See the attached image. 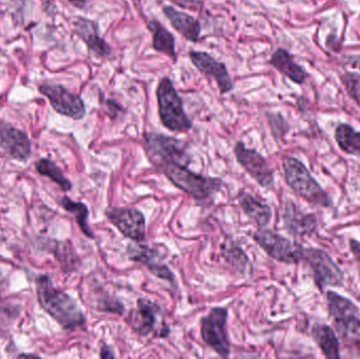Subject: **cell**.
<instances>
[{"label": "cell", "instance_id": "6da1fadb", "mask_svg": "<svg viewBox=\"0 0 360 359\" xmlns=\"http://www.w3.org/2000/svg\"><path fill=\"white\" fill-rule=\"evenodd\" d=\"M36 291L40 307L63 329H75L86 322L77 303L67 293L55 289L49 276L42 275L37 278Z\"/></svg>", "mask_w": 360, "mask_h": 359}, {"label": "cell", "instance_id": "7a4b0ae2", "mask_svg": "<svg viewBox=\"0 0 360 359\" xmlns=\"http://www.w3.org/2000/svg\"><path fill=\"white\" fill-rule=\"evenodd\" d=\"M328 308L342 341L354 355L360 358V311L350 299L329 291Z\"/></svg>", "mask_w": 360, "mask_h": 359}, {"label": "cell", "instance_id": "3957f363", "mask_svg": "<svg viewBox=\"0 0 360 359\" xmlns=\"http://www.w3.org/2000/svg\"><path fill=\"white\" fill-rule=\"evenodd\" d=\"M162 173L179 189L197 200H207L221 189L222 181L205 177L188 170L184 164L174 162L160 164Z\"/></svg>", "mask_w": 360, "mask_h": 359}, {"label": "cell", "instance_id": "277c9868", "mask_svg": "<svg viewBox=\"0 0 360 359\" xmlns=\"http://www.w3.org/2000/svg\"><path fill=\"white\" fill-rule=\"evenodd\" d=\"M156 98L158 103V114L165 128L172 132H186L192 129V120L184 109L172 80L164 77L156 89Z\"/></svg>", "mask_w": 360, "mask_h": 359}, {"label": "cell", "instance_id": "5b68a950", "mask_svg": "<svg viewBox=\"0 0 360 359\" xmlns=\"http://www.w3.org/2000/svg\"><path fill=\"white\" fill-rule=\"evenodd\" d=\"M285 183L300 197L315 206L329 207V196L315 181L300 160L294 157H285L283 160Z\"/></svg>", "mask_w": 360, "mask_h": 359}, {"label": "cell", "instance_id": "8992f818", "mask_svg": "<svg viewBox=\"0 0 360 359\" xmlns=\"http://www.w3.org/2000/svg\"><path fill=\"white\" fill-rule=\"evenodd\" d=\"M254 240L271 259L279 263L296 265L304 259L306 249L302 244L291 242L270 230L256 232Z\"/></svg>", "mask_w": 360, "mask_h": 359}, {"label": "cell", "instance_id": "52a82bcc", "mask_svg": "<svg viewBox=\"0 0 360 359\" xmlns=\"http://www.w3.org/2000/svg\"><path fill=\"white\" fill-rule=\"evenodd\" d=\"M228 310L214 308L201 320V337L203 341L221 358H229L231 352L230 341L226 333Z\"/></svg>", "mask_w": 360, "mask_h": 359}, {"label": "cell", "instance_id": "ba28073f", "mask_svg": "<svg viewBox=\"0 0 360 359\" xmlns=\"http://www.w3.org/2000/svg\"><path fill=\"white\" fill-rule=\"evenodd\" d=\"M304 259L312 268L315 282L321 290L327 287H340L344 284V274L328 253L321 249H306Z\"/></svg>", "mask_w": 360, "mask_h": 359}, {"label": "cell", "instance_id": "9c48e42d", "mask_svg": "<svg viewBox=\"0 0 360 359\" xmlns=\"http://www.w3.org/2000/svg\"><path fill=\"white\" fill-rule=\"evenodd\" d=\"M39 92L50 101L53 109L72 119L80 120L86 116V105L82 97L73 94L63 86L41 84Z\"/></svg>", "mask_w": 360, "mask_h": 359}, {"label": "cell", "instance_id": "30bf717a", "mask_svg": "<svg viewBox=\"0 0 360 359\" xmlns=\"http://www.w3.org/2000/svg\"><path fill=\"white\" fill-rule=\"evenodd\" d=\"M146 150L150 155L158 158L160 164L174 162L184 164L188 162V155L184 143L179 139L158 133L145 134Z\"/></svg>", "mask_w": 360, "mask_h": 359}, {"label": "cell", "instance_id": "8fae6325", "mask_svg": "<svg viewBox=\"0 0 360 359\" xmlns=\"http://www.w3.org/2000/svg\"><path fill=\"white\" fill-rule=\"evenodd\" d=\"M105 215L122 235L135 242L146 240V218L141 211L135 208L111 207L107 209Z\"/></svg>", "mask_w": 360, "mask_h": 359}, {"label": "cell", "instance_id": "7c38bea8", "mask_svg": "<svg viewBox=\"0 0 360 359\" xmlns=\"http://www.w3.org/2000/svg\"><path fill=\"white\" fill-rule=\"evenodd\" d=\"M237 162L259 183L262 187H272L274 183L272 169L262 154L256 150L249 149L245 143L238 141L234 148Z\"/></svg>", "mask_w": 360, "mask_h": 359}, {"label": "cell", "instance_id": "4fadbf2b", "mask_svg": "<svg viewBox=\"0 0 360 359\" xmlns=\"http://www.w3.org/2000/svg\"><path fill=\"white\" fill-rule=\"evenodd\" d=\"M188 56L194 67L201 74L215 79L220 94H226L234 89L228 67L224 63L216 60L211 55L200 51H191Z\"/></svg>", "mask_w": 360, "mask_h": 359}, {"label": "cell", "instance_id": "5bb4252c", "mask_svg": "<svg viewBox=\"0 0 360 359\" xmlns=\"http://www.w3.org/2000/svg\"><path fill=\"white\" fill-rule=\"evenodd\" d=\"M0 147L19 162H27L31 155V141L22 131L0 120Z\"/></svg>", "mask_w": 360, "mask_h": 359}, {"label": "cell", "instance_id": "9a60e30c", "mask_svg": "<svg viewBox=\"0 0 360 359\" xmlns=\"http://www.w3.org/2000/svg\"><path fill=\"white\" fill-rule=\"evenodd\" d=\"M129 257L131 261H136L146 266L153 275L162 280L174 282V275L162 261V256L155 249L150 248L145 244H131L128 246Z\"/></svg>", "mask_w": 360, "mask_h": 359}, {"label": "cell", "instance_id": "2e32d148", "mask_svg": "<svg viewBox=\"0 0 360 359\" xmlns=\"http://www.w3.org/2000/svg\"><path fill=\"white\" fill-rule=\"evenodd\" d=\"M74 29L95 56L103 59L112 54L111 46L99 35L96 22L84 17H77L74 21Z\"/></svg>", "mask_w": 360, "mask_h": 359}, {"label": "cell", "instance_id": "e0dca14e", "mask_svg": "<svg viewBox=\"0 0 360 359\" xmlns=\"http://www.w3.org/2000/svg\"><path fill=\"white\" fill-rule=\"evenodd\" d=\"M160 308L149 299H139L137 308L130 315V324L139 334L147 337L155 330Z\"/></svg>", "mask_w": 360, "mask_h": 359}, {"label": "cell", "instance_id": "ac0fdd59", "mask_svg": "<svg viewBox=\"0 0 360 359\" xmlns=\"http://www.w3.org/2000/svg\"><path fill=\"white\" fill-rule=\"evenodd\" d=\"M283 221L288 231L300 237L311 235L317 227L314 215L302 212L292 202H288L285 204Z\"/></svg>", "mask_w": 360, "mask_h": 359}, {"label": "cell", "instance_id": "d6986e66", "mask_svg": "<svg viewBox=\"0 0 360 359\" xmlns=\"http://www.w3.org/2000/svg\"><path fill=\"white\" fill-rule=\"evenodd\" d=\"M162 12L172 27L186 40L197 42L200 37V22L192 15L176 10L172 6H165Z\"/></svg>", "mask_w": 360, "mask_h": 359}, {"label": "cell", "instance_id": "ffe728a7", "mask_svg": "<svg viewBox=\"0 0 360 359\" xmlns=\"http://www.w3.org/2000/svg\"><path fill=\"white\" fill-rule=\"evenodd\" d=\"M271 65L275 67L279 73L289 78L297 84H302L307 79V73L302 67L295 63L290 53L285 48H277L271 56Z\"/></svg>", "mask_w": 360, "mask_h": 359}, {"label": "cell", "instance_id": "44dd1931", "mask_svg": "<svg viewBox=\"0 0 360 359\" xmlns=\"http://www.w3.org/2000/svg\"><path fill=\"white\" fill-rule=\"evenodd\" d=\"M148 29L152 33L153 38V48L158 52L162 53L176 60V48H175V38L172 33L168 31L158 19H152L148 22Z\"/></svg>", "mask_w": 360, "mask_h": 359}, {"label": "cell", "instance_id": "7402d4cb", "mask_svg": "<svg viewBox=\"0 0 360 359\" xmlns=\"http://www.w3.org/2000/svg\"><path fill=\"white\" fill-rule=\"evenodd\" d=\"M239 204L243 212L255 221L260 228L266 227L270 223L271 217H272V211L270 207L264 202L256 200L251 194L241 192L239 195Z\"/></svg>", "mask_w": 360, "mask_h": 359}, {"label": "cell", "instance_id": "603a6c76", "mask_svg": "<svg viewBox=\"0 0 360 359\" xmlns=\"http://www.w3.org/2000/svg\"><path fill=\"white\" fill-rule=\"evenodd\" d=\"M312 337L326 358L332 359L340 358V343L331 327L326 325H315L313 327Z\"/></svg>", "mask_w": 360, "mask_h": 359}, {"label": "cell", "instance_id": "cb8c5ba5", "mask_svg": "<svg viewBox=\"0 0 360 359\" xmlns=\"http://www.w3.org/2000/svg\"><path fill=\"white\" fill-rule=\"evenodd\" d=\"M335 139L345 153L360 157V132L349 124H340L336 129Z\"/></svg>", "mask_w": 360, "mask_h": 359}, {"label": "cell", "instance_id": "d4e9b609", "mask_svg": "<svg viewBox=\"0 0 360 359\" xmlns=\"http://www.w3.org/2000/svg\"><path fill=\"white\" fill-rule=\"evenodd\" d=\"M35 166L36 170L40 175L52 179L63 189V191L67 192L72 189L71 181L63 175V171L52 160L41 158L36 162Z\"/></svg>", "mask_w": 360, "mask_h": 359}, {"label": "cell", "instance_id": "484cf974", "mask_svg": "<svg viewBox=\"0 0 360 359\" xmlns=\"http://www.w3.org/2000/svg\"><path fill=\"white\" fill-rule=\"evenodd\" d=\"M61 206L63 207L65 211L75 216L76 221H77L78 226H79L80 230L84 235L88 236L89 238H94V234H93L91 228L89 227V210L86 204H82V202H73L65 196L61 200Z\"/></svg>", "mask_w": 360, "mask_h": 359}, {"label": "cell", "instance_id": "4316f807", "mask_svg": "<svg viewBox=\"0 0 360 359\" xmlns=\"http://www.w3.org/2000/svg\"><path fill=\"white\" fill-rule=\"evenodd\" d=\"M224 256L226 261L234 266L235 268L241 272L247 271L248 266H249V259L245 256V253L241 251L240 248L237 247H230L224 250Z\"/></svg>", "mask_w": 360, "mask_h": 359}, {"label": "cell", "instance_id": "83f0119b", "mask_svg": "<svg viewBox=\"0 0 360 359\" xmlns=\"http://www.w3.org/2000/svg\"><path fill=\"white\" fill-rule=\"evenodd\" d=\"M342 82L346 86L347 92L349 93L351 97L356 101L357 105L360 107V75L357 73H349L345 74L342 76Z\"/></svg>", "mask_w": 360, "mask_h": 359}, {"label": "cell", "instance_id": "f1b7e54d", "mask_svg": "<svg viewBox=\"0 0 360 359\" xmlns=\"http://www.w3.org/2000/svg\"><path fill=\"white\" fill-rule=\"evenodd\" d=\"M350 248L355 259L360 263V242L354 240H350Z\"/></svg>", "mask_w": 360, "mask_h": 359}, {"label": "cell", "instance_id": "f546056e", "mask_svg": "<svg viewBox=\"0 0 360 359\" xmlns=\"http://www.w3.org/2000/svg\"><path fill=\"white\" fill-rule=\"evenodd\" d=\"M101 358H114L113 352L107 347V346H103V349H101Z\"/></svg>", "mask_w": 360, "mask_h": 359}, {"label": "cell", "instance_id": "4dcf8cb0", "mask_svg": "<svg viewBox=\"0 0 360 359\" xmlns=\"http://www.w3.org/2000/svg\"><path fill=\"white\" fill-rule=\"evenodd\" d=\"M68 1H69L72 6L78 8H86V0H68Z\"/></svg>", "mask_w": 360, "mask_h": 359}, {"label": "cell", "instance_id": "1f68e13d", "mask_svg": "<svg viewBox=\"0 0 360 359\" xmlns=\"http://www.w3.org/2000/svg\"><path fill=\"white\" fill-rule=\"evenodd\" d=\"M19 358H36V356L33 355V354H22Z\"/></svg>", "mask_w": 360, "mask_h": 359}]
</instances>
